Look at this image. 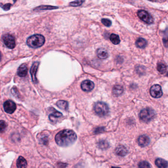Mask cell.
Returning a JSON list of instances; mask_svg holds the SVG:
<instances>
[{
	"label": "cell",
	"mask_w": 168,
	"mask_h": 168,
	"mask_svg": "<svg viewBox=\"0 0 168 168\" xmlns=\"http://www.w3.org/2000/svg\"><path fill=\"white\" fill-rule=\"evenodd\" d=\"M77 139L73 131L66 129L58 133L55 137L56 143L60 147H66L72 145Z\"/></svg>",
	"instance_id": "6da1fadb"
},
{
	"label": "cell",
	"mask_w": 168,
	"mask_h": 168,
	"mask_svg": "<svg viewBox=\"0 0 168 168\" xmlns=\"http://www.w3.org/2000/svg\"><path fill=\"white\" fill-rule=\"evenodd\" d=\"M45 40L42 35L40 34L33 35L28 38L27 44L30 48H39L44 44Z\"/></svg>",
	"instance_id": "7a4b0ae2"
},
{
	"label": "cell",
	"mask_w": 168,
	"mask_h": 168,
	"mask_svg": "<svg viewBox=\"0 0 168 168\" xmlns=\"http://www.w3.org/2000/svg\"><path fill=\"white\" fill-rule=\"evenodd\" d=\"M156 116V113L153 109L149 107L143 109L139 114L140 120L143 122L148 123L152 121Z\"/></svg>",
	"instance_id": "3957f363"
},
{
	"label": "cell",
	"mask_w": 168,
	"mask_h": 168,
	"mask_svg": "<svg viewBox=\"0 0 168 168\" xmlns=\"http://www.w3.org/2000/svg\"><path fill=\"white\" fill-rule=\"evenodd\" d=\"M94 110L98 116L103 117L109 114V107L105 103L98 102L95 104Z\"/></svg>",
	"instance_id": "277c9868"
},
{
	"label": "cell",
	"mask_w": 168,
	"mask_h": 168,
	"mask_svg": "<svg viewBox=\"0 0 168 168\" xmlns=\"http://www.w3.org/2000/svg\"><path fill=\"white\" fill-rule=\"evenodd\" d=\"M137 15L141 20L148 24H152L153 22V17L148 12L144 10H139Z\"/></svg>",
	"instance_id": "5b68a950"
},
{
	"label": "cell",
	"mask_w": 168,
	"mask_h": 168,
	"mask_svg": "<svg viewBox=\"0 0 168 168\" xmlns=\"http://www.w3.org/2000/svg\"><path fill=\"white\" fill-rule=\"evenodd\" d=\"M3 43L8 48L13 49L15 46V41L14 37L10 34H5L3 36Z\"/></svg>",
	"instance_id": "8992f818"
},
{
	"label": "cell",
	"mask_w": 168,
	"mask_h": 168,
	"mask_svg": "<svg viewBox=\"0 0 168 168\" xmlns=\"http://www.w3.org/2000/svg\"><path fill=\"white\" fill-rule=\"evenodd\" d=\"M150 94L154 98H159L163 95V92L161 87L158 84H155L152 86L150 89Z\"/></svg>",
	"instance_id": "52a82bcc"
},
{
	"label": "cell",
	"mask_w": 168,
	"mask_h": 168,
	"mask_svg": "<svg viewBox=\"0 0 168 168\" xmlns=\"http://www.w3.org/2000/svg\"><path fill=\"white\" fill-rule=\"evenodd\" d=\"M3 108L7 113L12 114L16 110V105L12 101L8 100L3 104Z\"/></svg>",
	"instance_id": "ba28073f"
},
{
	"label": "cell",
	"mask_w": 168,
	"mask_h": 168,
	"mask_svg": "<svg viewBox=\"0 0 168 168\" xmlns=\"http://www.w3.org/2000/svg\"><path fill=\"white\" fill-rule=\"evenodd\" d=\"M94 83L89 80H86L81 83V87L85 92H89L94 89Z\"/></svg>",
	"instance_id": "9c48e42d"
},
{
	"label": "cell",
	"mask_w": 168,
	"mask_h": 168,
	"mask_svg": "<svg viewBox=\"0 0 168 168\" xmlns=\"http://www.w3.org/2000/svg\"><path fill=\"white\" fill-rule=\"evenodd\" d=\"M138 143L142 147H147L150 143V138L146 135H141L139 137Z\"/></svg>",
	"instance_id": "30bf717a"
},
{
	"label": "cell",
	"mask_w": 168,
	"mask_h": 168,
	"mask_svg": "<svg viewBox=\"0 0 168 168\" xmlns=\"http://www.w3.org/2000/svg\"><path fill=\"white\" fill-rule=\"evenodd\" d=\"M38 66H39V63L38 62H35L33 63L32 66H31V69L30 70V73L31 74V78L32 81L33 83H37V78H36V72L38 69Z\"/></svg>",
	"instance_id": "8fae6325"
},
{
	"label": "cell",
	"mask_w": 168,
	"mask_h": 168,
	"mask_svg": "<svg viewBox=\"0 0 168 168\" xmlns=\"http://www.w3.org/2000/svg\"><path fill=\"white\" fill-rule=\"evenodd\" d=\"M115 154L120 156L124 157L127 155L128 150L126 147L124 145H120L115 148Z\"/></svg>",
	"instance_id": "7c38bea8"
},
{
	"label": "cell",
	"mask_w": 168,
	"mask_h": 168,
	"mask_svg": "<svg viewBox=\"0 0 168 168\" xmlns=\"http://www.w3.org/2000/svg\"><path fill=\"white\" fill-rule=\"evenodd\" d=\"M96 54L98 57L101 59H105L108 57V53L107 50L103 48H98L96 50Z\"/></svg>",
	"instance_id": "4fadbf2b"
},
{
	"label": "cell",
	"mask_w": 168,
	"mask_h": 168,
	"mask_svg": "<svg viewBox=\"0 0 168 168\" xmlns=\"http://www.w3.org/2000/svg\"><path fill=\"white\" fill-rule=\"evenodd\" d=\"M27 73H28V68L26 65H22L18 68L17 74L20 77H25L27 76Z\"/></svg>",
	"instance_id": "5bb4252c"
},
{
	"label": "cell",
	"mask_w": 168,
	"mask_h": 168,
	"mask_svg": "<svg viewBox=\"0 0 168 168\" xmlns=\"http://www.w3.org/2000/svg\"><path fill=\"white\" fill-rule=\"evenodd\" d=\"M155 165L158 168H166L168 167V162L162 158H157L155 160Z\"/></svg>",
	"instance_id": "9a60e30c"
},
{
	"label": "cell",
	"mask_w": 168,
	"mask_h": 168,
	"mask_svg": "<svg viewBox=\"0 0 168 168\" xmlns=\"http://www.w3.org/2000/svg\"><path fill=\"white\" fill-rule=\"evenodd\" d=\"M124 92V87L120 85H115L113 88V93L115 96H119Z\"/></svg>",
	"instance_id": "2e32d148"
},
{
	"label": "cell",
	"mask_w": 168,
	"mask_h": 168,
	"mask_svg": "<svg viewBox=\"0 0 168 168\" xmlns=\"http://www.w3.org/2000/svg\"><path fill=\"white\" fill-rule=\"evenodd\" d=\"M147 44H148V43L147 41L142 38H139L136 41V45L137 48H145L147 46Z\"/></svg>",
	"instance_id": "e0dca14e"
},
{
	"label": "cell",
	"mask_w": 168,
	"mask_h": 168,
	"mask_svg": "<svg viewBox=\"0 0 168 168\" xmlns=\"http://www.w3.org/2000/svg\"><path fill=\"white\" fill-rule=\"evenodd\" d=\"M17 167L19 168H26L27 166V162L25 158L22 156H19L17 161Z\"/></svg>",
	"instance_id": "ac0fdd59"
},
{
	"label": "cell",
	"mask_w": 168,
	"mask_h": 168,
	"mask_svg": "<svg viewBox=\"0 0 168 168\" xmlns=\"http://www.w3.org/2000/svg\"><path fill=\"white\" fill-rule=\"evenodd\" d=\"M57 105L59 109L63 110H67L68 109V104L66 101H59L57 103Z\"/></svg>",
	"instance_id": "d6986e66"
},
{
	"label": "cell",
	"mask_w": 168,
	"mask_h": 168,
	"mask_svg": "<svg viewBox=\"0 0 168 168\" xmlns=\"http://www.w3.org/2000/svg\"><path fill=\"white\" fill-rule=\"evenodd\" d=\"M110 39L111 42L114 45H118L120 42V39L119 35H116L115 34H112V35H111Z\"/></svg>",
	"instance_id": "ffe728a7"
},
{
	"label": "cell",
	"mask_w": 168,
	"mask_h": 168,
	"mask_svg": "<svg viewBox=\"0 0 168 168\" xmlns=\"http://www.w3.org/2000/svg\"><path fill=\"white\" fill-rule=\"evenodd\" d=\"M53 112L52 114H50L49 118L50 120H53V119L56 118H59L63 116V114L61 112H58L57 110H55L54 109H53Z\"/></svg>",
	"instance_id": "44dd1931"
},
{
	"label": "cell",
	"mask_w": 168,
	"mask_h": 168,
	"mask_svg": "<svg viewBox=\"0 0 168 168\" xmlns=\"http://www.w3.org/2000/svg\"><path fill=\"white\" fill-rule=\"evenodd\" d=\"M98 147L101 149H106L109 147V143L106 140H101L98 143Z\"/></svg>",
	"instance_id": "7402d4cb"
},
{
	"label": "cell",
	"mask_w": 168,
	"mask_h": 168,
	"mask_svg": "<svg viewBox=\"0 0 168 168\" xmlns=\"http://www.w3.org/2000/svg\"><path fill=\"white\" fill-rule=\"evenodd\" d=\"M157 70L159 73L163 74L166 72L167 67L166 65L163 63H158L157 66Z\"/></svg>",
	"instance_id": "603a6c76"
},
{
	"label": "cell",
	"mask_w": 168,
	"mask_h": 168,
	"mask_svg": "<svg viewBox=\"0 0 168 168\" xmlns=\"http://www.w3.org/2000/svg\"><path fill=\"white\" fill-rule=\"evenodd\" d=\"M58 7H54V6H41L40 7H38L36 8V10H55L58 8Z\"/></svg>",
	"instance_id": "cb8c5ba5"
},
{
	"label": "cell",
	"mask_w": 168,
	"mask_h": 168,
	"mask_svg": "<svg viewBox=\"0 0 168 168\" xmlns=\"http://www.w3.org/2000/svg\"><path fill=\"white\" fill-rule=\"evenodd\" d=\"M8 124L3 120H0V132L4 133L7 130Z\"/></svg>",
	"instance_id": "d4e9b609"
},
{
	"label": "cell",
	"mask_w": 168,
	"mask_h": 168,
	"mask_svg": "<svg viewBox=\"0 0 168 168\" xmlns=\"http://www.w3.org/2000/svg\"><path fill=\"white\" fill-rule=\"evenodd\" d=\"M85 1V0H76L74 2H71L69 5L72 7H78L82 5Z\"/></svg>",
	"instance_id": "484cf974"
},
{
	"label": "cell",
	"mask_w": 168,
	"mask_h": 168,
	"mask_svg": "<svg viewBox=\"0 0 168 168\" xmlns=\"http://www.w3.org/2000/svg\"><path fill=\"white\" fill-rule=\"evenodd\" d=\"M138 167L140 168H149L151 167V166L148 162L143 161L139 163Z\"/></svg>",
	"instance_id": "4316f807"
},
{
	"label": "cell",
	"mask_w": 168,
	"mask_h": 168,
	"mask_svg": "<svg viewBox=\"0 0 168 168\" xmlns=\"http://www.w3.org/2000/svg\"><path fill=\"white\" fill-rule=\"evenodd\" d=\"M101 22L103 25L106 26L110 27L112 25V22L110 20H109L107 18H103L101 20Z\"/></svg>",
	"instance_id": "83f0119b"
},
{
	"label": "cell",
	"mask_w": 168,
	"mask_h": 168,
	"mask_svg": "<svg viewBox=\"0 0 168 168\" xmlns=\"http://www.w3.org/2000/svg\"><path fill=\"white\" fill-rule=\"evenodd\" d=\"M11 6H12V5L10 3H7L2 6V8L5 10H8L10 9Z\"/></svg>",
	"instance_id": "f1b7e54d"
},
{
	"label": "cell",
	"mask_w": 168,
	"mask_h": 168,
	"mask_svg": "<svg viewBox=\"0 0 168 168\" xmlns=\"http://www.w3.org/2000/svg\"><path fill=\"white\" fill-rule=\"evenodd\" d=\"M163 41L164 46L166 48H168V37L163 38Z\"/></svg>",
	"instance_id": "f546056e"
},
{
	"label": "cell",
	"mask_w": 168,
	"mask_h": 168,
	"mask_svg": "<svg viewBox=\"0 0 168 168\" xmlns=\"http://www.w3.org/2000/svg\"><path fill=\"white\" fill-rule=\"evenodd\" d=\"M104 129L103 128H96V130L94 131L95 133H100L101 132H103L104 131Z\"/></svg>",
	"instance_id": "4dcf8cb0"
},
{
	"label": "cell",
	"mask_w": 168,
	"mask_h": 168,
	"mask_svg": "<svg viewBox=\"0 0 168 168\" xmlns=\"http://www.w3.org/2000/svg\"><path fill=\"white\" fill-rule=\"evenodd\" d=\"M142 67H141V69H139V68L138 67L137 68V72L139 74H143V73H144V71H145L144 69L143 70H141V72H139V70H142ZM140 71H141V70H140Z\"/></svg>",
	"instance_id": "1f68e13d"
},
{
	"label": "cell",
	"mask_w": 168,
	"mask_h": 168,
	"mask_svg": "<svg viewBox=\"0 0 168 168\" xmlns=\"http://www.w3.org/2000/svg\"><path fill=\"white\" fill-rule=\"evenodd\" d=\"M1 58H2V54H1V53L0 52V61L1 60Z\"/></svg>",
	"instance_id": "d6a6232c"
},
{
	"label": "cell",
	"mask_w": 168,
	"mask_h": 168,
	"mask_svg": "<svg viewBox=\"0 0 168 168\" xmlns=\"http://www.w3.org/2000/svg\"><path fill=\"white\" fill-rule=\"evenodd\" d=\"M166 76H168V72L167 73V74Z\"/></svg>",
	"instance_id": "836d02e7"
}]
</instances>
